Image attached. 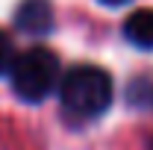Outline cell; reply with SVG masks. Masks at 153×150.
I'll use <instances>...</instances> for the list:
<instances>
[{"mask_svg":"<svg viewBox=\"0 0 153 150\" xmlns=\"http://www.w3.org/2000/svg\"><path fill=\"white\" fill-rule=\"evenodd\" d=\"M112 76L97 65H76L59 82L62 106L71 118H100L112 103Z\"/></svg>","mask_w":153,"mask_h":150,"instance_id":"6da1fadb","label":"cell"},{"mask_svg":"<svg viewBox=\"0 0 153 150\" xmlns=\"http://www.w3.org/2000/svg\"><path fill=\"white\" fill-rule=\"evenodd\" d=\"M12 91L24 103H41L62 82V62L47 47H30L12 62Z\"/></svg>","mask_w":153,"mask_h":150,"instance_id":"7a4b0ae2","label":"cell"},{"mask_svg":"<svg viewBox=\"0 0 153 150\" xmlns=\"http://www.w3.org/2000/svg\"><path fill=\"white\" fill-rule=\"evenodd\" d=\"M15 27L27 36H44L53 30V6L50 0H21L15 9Z\"/></svg>","mask_w":153,"mask_h":150,"instance_id":"3957f363","label":"cell"},{"mask_svg":"<svg viewBox=\"0 0 153 150\" xmlns=\"http://www.w3.org/2000/svg\"><path fill=\"white\" fill-rule=\"evenodd\" d=\"M124 38L138 50H153V9H135L124 21Z\"/></svg>","mask_w":153,"mask_h":150,"instance_id":"277c9868","label":"cell"},{"mask_svg":"<svg viewBox=\"0 0 153 150\" xmlns=\"http://www.w3.org/2000/svg\"><path fill=\"white\" fill-rule=\"evenodd\" d=\"M15 56H18V53H15V44H12V38L0 30V76L12 71V62H15Z\"/></svg>","mask_w":153,"mask_h":150,"instance_id":"5b68a950","label":"cell"},{"mask_svg":"<svg viewBox=\"0 0 153 150\" xmlns=\"http://www.w3.org/2000/svg\"><path fill=\"white\" fill-rule=\"evenodd\" d=\"M100 3H106V6H121V3H130V0H100Z\"/></svg>","mask_w":153,"mask_h":150,"instance_id":"8992f818","label":"cell"}]
</instances>
